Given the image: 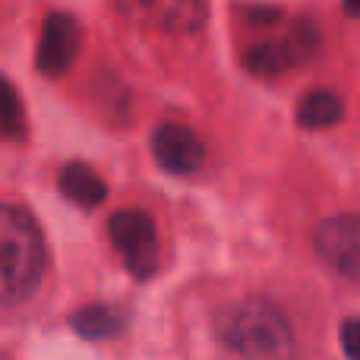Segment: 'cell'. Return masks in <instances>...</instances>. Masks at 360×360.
<instances>
[{"instance_id":"obj_5","label":"cell","mask_w":360,"mask_h":360,"mask_svg":"<svg viewBox=\"0 0 360 360\" xmlns=\"http://www.w3.org/2000/svg\"><path fill=\"white\" fill-rule=\"evenodd\" d=\"M313 51H316V29H313L310 22H297L281 41L253 44V48L243 54V63H247V70L256 76H278V73H285V70L304 63Z\"/></svg>"},{"instance_id":"obj_3","label":"cell","mask_w":360,"mask_h":360,"mask_svg":"<svg viewBox=\"0 0 360 360\" xmlns=\"http://www.w3.org/2000/svg\"><path fill=\"white\" fill-rule=\"evenodd\" d=\"M108 234H111V243L117 247V253L124 256V262L139 275L155 272L158 266V231L152 215L139 209H120L111 215L108 221Z\"/></svg>"},{"instance_id":"obj_6","label":"cell","mask_w":360,"mask_h":360,"mask_svg":"<svg viewBox=\"0 0 360 360\" xmlns=\"http://www.w3.org/2000/svg\"><path fill=\"white\" fill-rule=\"evenodd\" d=\"M79 25H76L73 16L67 13H51L44 19L41 29V41H38V73L54 79V76H63L70 67H73L76 54H79Z\"/></svg>"},{"instance_id":"obj_8","label":"cell","mask_w":360,"mask_h":360,"mask_svg":"<svg viewBox=\"0 0 360 360\" xmlns=\"http://www.w3.org/2000/svg\"><path fill=\"white\" fill-rule=\"evenodd\" d=\"M316 247L338 272L360 275V218L354 215H338L319 224L316 231Z\"/></svg>"},{"instance_id":"obj_12","label":"cell","mask_w":360,"mask_h":360,"mask_svg":"<svg viewBox=\"0 0 360 360\" xmlns=\"http://www.w3.org/2000/svg\"><path fill=\"white\" fill-rule=\"evenodd\" d=\"M0 136L22 139L25 136V111L13 82L0 79Z\"/></svg>"},{"instance_id":"obj_1","label":"cell","mask_w":360,"mask_h":360,"mask_svg":"<svg viewBox=\"0 0 360 360\" xmlns=\"http://www.w3.org/2000/svg\"><path fill=\"white\" fill-rule=\"evenodd\" d=\"M215 332L240 360H294L297 345L285 313L269 300H240L218 313Z\"/></svg>"},{"instance_id":"obj_9","label":"cell","mask_w":360,"mask_h":360,"mask_svg":"<svg viewBox=\"0 0 360 360\" xmlns=\"http://www.w3.org/2000/svg\"><path fill=\"white\" fill-rule=\"evenodd\" d=\"M57 186H60V193L70 202L82 205V209H95L108 196L105 180L95 174L92 168H86V165H67L60 171V177H57Z\"/></svg>"},{"instance_id":"obj_7","label":"cell","mask_w":360,"mask_h":360,"mask_svg":"<svg viewBox=\"0 0 360 360\" xmlns=\"http://www.w3.org/2000/svg\"><path fill=\"white\" fill-rule=\"evenodd\" d=\"M152 155L171 174H193L205 158V146L190 127L162 124L152 133Z\"/></svg>"},{"instance_id":"obj_13","label":"cell","mask_w":360,"mask_h":360,"mask_svg":"<svg viewBox=\"0 0 360 360\" xmlns=\"http://www.w3.org/2000/svg\"><path fill=\"white\" fill-rule=\"evenodd\" d=\"M342 348H345V354H348V360H360V319H345Z\"/></svg>"},{"instance_id":"obj_11","label":"cell","mask_w":360,"mask_h":360,"mask_svg":"<svg viewBox=\"0 0 360 360\" xmlns=\"http://www.w3.org/2000/svg\"><path fill=\"white\" fill-rule=\"evenodd\" d=\"M70 326H73L82 338L98 342V338L117 335V332L124 329V316L114 313L111 307H82V310H76L73 316H70Z\"/></svg>"},{"instance_id":"obj_14","label":"cell","mask_w":360,"mask_h":360,"mask_svg":"<svg viewBox=\"0 0 360 360\" xmlns=\"http://www.w3.org/2000/svg\"><path fill=\"white\" fill-rule=\"evenodd\" d=\"M345 13H351V16H360V0H345Z\"/></svg>"},{"instance_id":"obj_2","label":"cell","mask_w":360,"mask_h":360,"mask_svg":"<svg viewBox=\"0 0 360 360\" xmlns=\"http://www.w3.org/2000/svg\"><path fill=\"white\" fill-rule=\"evenodd\" d=\"M48 269L41 228L25 209L0 202V304L32 297Z\"/></svg>"},{"instance_id":"obj_4","label":"cell","mask_w":360,"mask_h":360,"mask_svg":"<svg viewBox=\"0 0 360 360\" xmlns=\"http://www.w3.org/2000/svg\"><path fill=\"white\" fill-rule=\"evenodd\" d=\"M117 10L133 22L171 35H193L209 19L205 0H117Z\"/></svg>"},{"instance_id":"obj_10","label":"cell","mask_w":360,"mask_h":360,"mask_svg":"<svg viewBox=\"0 0 360 360\" xmlns=\"http://www.w3.org/2000/svg\"><path fill=\"white\" fill-rule=\"evenodd\" d=\"M345 114V105L335 92H326V89H316V92L304 95L297 105V124L307 127V130H326V127H335Z\"/></svg>"}]
</instances>
